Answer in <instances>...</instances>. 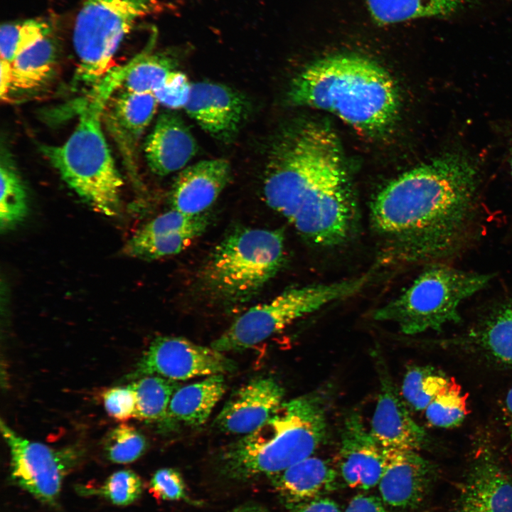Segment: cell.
Segmentation results:
<instances>
[{
  "label": "cell",
  "instance_id": "cell-11",
  "mask_svg": "<svg viewBox=\"0 0 512 512\" xmlns=\"http://www.w3.org/2000/svg\"><path fill=\"white\" fill-rule=\"evenodd\" d=\"M1 431L10 451L12 479L41 502L54 503L66 472L64 454L22 437L2 420Z\"/></svg>",
  "mask_w": 512,
  "mask_h": 512
},
{
  "label": "cell",
  "instance_id": "cell-20",
  "mask_svg": "<svg viewBox=\"0 0 512 512\" xmlns=\"http://www.w3.org/2000/svg\"><path fill=\"white\" fill-rule=\"evenodd\" d=\"M458 512H512V481L494 462L482 459L462 483Z\"/></svg>",
  "mask_w": 512,
  "mask_h": 512
},
{
  "label": "cell",
  "instance_id": "cell-13",
  "mask_svg": "<svg viewBox=\"0 0 512 512\" xmlns=\"http://www.w3.org/2000/svg\"><path fill=\"white\" fill-rule=\"evenodd\" d=\"M385 449L352 412L345 420L338 454L340 476L349 487L368 490L378 484L385 466Z\"/></svg>",
  "mask_w": 512,
  "mask_h": 512
},
{
  "label": "cell",
  "instance_id": "cell-38",
  "mask_svg": "<svg viewBox=\"0 0 512 512\" xmlns=\"http://www.w3.org/2000/svg\"><path fill=\"white\" fill-rule=\"evenodd\" d=\"M377 497L359 494L353 497L343 512H388Z\"/></svg>",
  "mask_w": 512,
  "mask_h": 512
},
{
  "label": "cell",
  "instance_id": "cell-29",
  "mask_svg": "<svg viewBox=\"0 0 512 512\" xmlns=\"http://www.w3.org/2000/svg\"><path fill=\"white\" fill-rule=\"evenodd\" d=\"M202 234L188 231L144 235L137 231L126 243L124 252L137 259L154 260L178 254Z\"/></svg>",
  "mask_w": 512,
  "mask_h": 512
},
{
  "label": "cell",
  "instance_id": "cell-14",
  "mask_svg": "<svg viewBox=\"0 0 512 512\" xmlns=\"http://www.w3.org/2000/svg\"><path fill=\"white\" fill-rule=\"evenodd\" d=\"M376 358L380 391L370 432L385 449L417 451L425 444V432L410 416L385 362Z\"/></svg>",
  "mask_w": 512,
  "mask_h": 512
},
{
  "label": "cell",
  "instance_id": "cell-9",
  "mask_svg": "<svg viewBox=\"0 0 512 512\" xmlns=\"http://www.w3.org/2000/svg\"><path fill=\"white\" fill-rule=\"evenodd\" d=\"M158 7L157 0H82L73 31L77 82L92 87L100 81L114 67L124 38Z\"/></svg>",
  "mask_w": 512,
  "mask_h": 512
},
{
  "label": "cell",
  "instance_id": "cell-17",
  "mask_svg": "<svg viewBox=\"0 0 512 512\" xmlns=\"http://www.w3.org/2000/svg\"><path fill=\"white\" fill-rule=\"evenodd\" d=\"M231 168L224 159L199 161L182 170L170 193L171 209L190 215L205 211L230 181Z\"/></svg>",
  "mask_w": 512,
  "mask_h": 512
},
{
  "label": "cell",
  "instance_id": "cell-37",
  "mask_svg": "<svg viewBox=\"0 0 512 512\" xmlns=\"http://www.w3.org/2000/svg\"><path fill=\"white\" fill-rule=\"evenodd\" d=\"M150 487L158 498L178 501L186 496V487L181 474L172 468H163L153 475Z\"/></svg>",
  "mask_w": 512,
  "mask_h": 512
},
{
  "label": "cell",
  "instance_id": "cell-16",
  "mask_svg": "<svg viewBox=\"0 0 512 512\" xmlns=\"http://www.w3.org/2000/svg\"><path fill=\"white\" fill-rule=\"evenodd\" d=\"M385 457L384 469L378 484L383 502L401 509L418 504L428 484V462L416 450L411 449H385Z\"/></svg>",
  "mask_w": 512,
  "mask_h": 512
},
{
  "label": "cell",
  "instance_id": "cell-35",
  "mask_svg": "<svg viewBox=\"0 0 512 512\" xmlns=\"http://www.w3.org/2000/svg\"><path fill=\"white\" fill-rule=\"evenodd\" d=\"M191 87L187 76L174 70L153 93L159 103L168 108L180 109L185 107Z\"/></svg>",
  "mask_w": 512,
  "mask_h": 512
},
{
  "label": "cell",
  "instance_id": "cell-43",
  "mask_svg": "<svg viewBox=\"0 0 512 512\" xmlns=\"http://www.w3.org/2000/svg\"><path fill=\"white\" fill-rule=\"evenodd\" d=\"M510 164H511L510 166H511V174H512V152L511 154Z\"/></svg>",
  "mask_w": 512,
  "mask_h": 512
},
{
  "label": "cell",
  "instance_id": "cell-33",
  "mask_svg": "<svg viewBox=\"0 0 512 512\" xmlns=\"http://www.w3.org/2000/svg\"><path fill=\"white\" fill-rule=\"evenodd\" d=\"M146 448L145 437L137 429L122 423L107 435L105 450L114 463L127 464L140 457Z\"/></svg>",
  "mask_w": 512,
  "mask_h": 512
},
{
  "label": "cell",
  "instance_id": "cell-4",
  "mask_svg": "<svg viewBox=\"0 0 512 512\" xmlns=\"http://www.w3.org/2000/svg\"><path fill=\"white\" fill-rule=\"evenodd\" d=\"M326 433L323 393L314 391L284 401L260 427L222 450L220 472L234 481L272 477L311 457Z\"/></svg>",
  "mask_w": 512,
  "mask_h": 512
},
{
  "label": "cell",
  "instance_id": "cell-42",
  "mask_svg": "<svg viewBox=\"0 0 512 512\" xmlns=\"http://www.w3.org/2000/svg\"><path fill=\"white\" fill-rule=\"evenodd\" d=\"M232 512H270L266 507L255 503H248L239 506L233 509Z\"/></svg>",
  "mask_w": 512,
  "mask_h": 512
},
{
  "label": "cell",
  "instance_id": "cell-39",
  "mask_svg": "<svg viewBox=\"0 0 512 512\" xmlns=\"http://www.w3.org/2000/svg\"><path fill=\"white\" fill-rule=\"evenodd\" d=\"M289 512H341L338 505L333 500L321 497L297 505Z\"/></svg>",
  "mask_w": 512,
  "mask_h": 512
},
{
  "label": "cell",
  "instance_id": "cell-5",
  "mask_svg": "<svg viewBox=\"0 0 512 512\" xmlns=\"http://www.w3.org/2000/svg\"><path fill=\"white\" fill-rule=\"evenodd\" d=\"M125 74L124 65L114 67L91 87L69 138L62 144L41 146L64 181L92 209L107 216L119 213L123 181L102 132V118Z\"/></svg>",
  "mask_w": 512,
  "mask_h": 512
},
{
  "label": "cell",
  "instance_id": "cell-32",
  "mask_svg": "<svg viewBox=\"0 0 512 512\" xmlns=\"http://www.w3.org/2000/svg\"><path fill=\"white\" fill-rule=\"evenodd\" d=\"M467 397L454 380L425 409L433 426L449 428L459 425L468 414Z\"/></svg>",
  "mask_w": 512,
  "mask_h": 512
},
{
  "label": "cell",
  "instance_id": "cell-23",
  "mask_svg": "<svg viewBox=\"0 0 512 512\" xmlns=\"http://www.w3.org/2000/svg\"><path fill=\"white\" fill-rule=\"evenodd\" d=\"M58 51L54 29L18 52L11 63L10 94L16 90L33 91L46 85L55 70Z\"/></svg>",
  "mask_w": 512,
  "mask_h": 512
},
{
  "label": "cell",
  "instance_id": "cell-10",
  "mask_svg": "<svg viewBox=\"0 0 512 512\" xmlns=\"http://www.w3.org/2000/svg\"><path fill=\"white\" fill-rule=\"evenodd\" d=\"M235 368L233 361L212 347L182 337L161 336L143 355L136 375H159L176 381L230 373Z\"/></svg>",
  "mask_w": 512,
  "mask_h": 512
},
{
  "label": "cell",
  "instance_id": "cell-15",
  "mask_svg": "<svg viewBox=\"0 0 512 512\" xmlns=\"http://www.w3.org/2000/svg\"><path fill=\"white\" fill-rule=\"evenodd\" d=\"M284 389L271 377H258L237 390L215 420L231 434H250L263 425L284 402Z\"/></svg>",
  "mask_w": 512,
  "mask_h": 512
},
{
  "label": "cell",
  "instance_id": "cell-25",
  "mask_svg": "<svg viewBox=\"0 0 512 512\" xmlns=\"http://www.w3.org/2000/svg\"><path fill=\"white\" fill-rule=\"evenodd\" d=\"M154 36L141 53L126 63L122 87L135 92H154L174 70V60L164 53L151 51Z\"/></svg>",
  "mask_w": 512,
  "mask_h": 512
},
{
  "label": "cell",
  "instance_id": "cell-27",
  "mask_svg": "<svg viewBox=\"0 0 512 512\" xmlns=\"http://www.w3.org/2000/svg\"><path fill=\"white\" fill-rule=\"evenodd\" d=\"M476 335L491 357L512 366V299L490 314Z\"/></svg>",
  "mask_w": 512,
  "mask_h": 512
},
{
  "label": "cell",
  "instance_id": "cell-34",
  "mask_svg": "<svg viewBox=\"0 0 512 512\" xmlns=\"http://www.w3.org/2000/svg\"><path fill=\"white\" fill-rule=\"evenodd\" d=\"M142 481L128 469L112 474L100 489L101 494L114 505L127 506L136 501L142 492Z\"/></svg>",
  "mask_w": 512,
  "mask_h": 512
},
{
  "label": "cell",
  "instance_id": "cell-6",
  "mask_svg": "<svg viewBox=\"0 0 512 512\" xmlns=\"http://www.w3.org/2000/svg\"><path fill=\"white\" fill-rule=\"evenodd\" d=\"M285 261L282 230L238 228L210 252L199 271L201 289L226 305L246 303L273 279Z\"/></svg>",
  "mask_w": 512,
  "mask_h": 512
},
{
  "label": "cell",
  "instance_id": "cell-31",
  "mask_svg": "<svg viewBox=\"0 0 512 512\" xmlns=\"http://www.w3.org/2000/svg\"><path fill=\"white\" fill-rule=\"evenodd\" d=\"M45 18H30L2 23L0 28V57L10 63L25 47L54 30Z\"/></svg>",
  "mask_w": 512,
  "mask_h": 512
},
{
  "label": "cell",
  "instance_id": "cell-30",
  "mask_svg": "<svg viewBox=\"0 0 512 512\" xmlns=\"http://www.w3.org/2000/svg\"><path fill=\"white\" fill-rule=\"evenodd\" d=\"M452 381L432 367L412 366L405 375L401 388L402 395L412 408L424 410Z\"/></svg>",
  "mask_w": 512,
  "mask_h": 512
},
{
  "label": "cell",
  "instance_id": "cell-12",
  "mask_svg": "<svg viewBox=\"0 0 512 512\" xmlns=\"http://www.w3.org/2000/svg\"><path fill=\"white\" fill-rule=\"evenodd\" d=\"M184 109L205 132L225 143L237 136L249 111L248 103L238 92L210 82L192 83Z\"/></svg>",
  "mask_w": 512,
  "mask_h": 512
},
{
  "label": "cell",
  "instance_id": "cell-1",
  "mask_svg": "<svg viewBox=\"0 0 512 512\" xmlns=\"http://www.w3.org/2000/svg\"><path fill=\"white\" fill-rule=\"evenodd\" d=\"M263 194L269 207L314 244L338 245L353 228L356 205L341 147L324 124L298 125L273 144Z\"/></svg>",
  "mask_w": 512,
  "mask_h": 512
},
{
  "label": "cell",
  "instance_id": "cell-18",
  "mask_svg": "<svg viewBox=\"0 0 512 512\" xmlns=\"http://www.w3.org/2000/svg\"><path fill=\"white\" fill-rule=\"evenodd\" d=\"M197 149V143L186 124L171 112L158 117L144 146L149 169L161 176L183 169Z\"/></svg>",
  "mask_w": 512,
  "mask_h": 512
},
{
  "label": "cell",
  "instance_id": "cell-2",
  "mask_svg": "<svg viewBox=\"0 0 512 512\" xmlns=\"http://www.w3.org/2000/svg\"><path fill=\"white\" fill-rule=\"evenodd\" d=\"M477 188L478 171L472 160L449 151L388 183L371 203V220L405 257H442L465 239Z\"/></svg>",
  "mask_w": 512,
  "mask_h": 512
},
{
  "label": "cell",
  "instance_id": "cell-3",
  "mask_svg": "<svg viewBox=\"0 0 512 512\" xmlns=\"http://www.w3.org/2000/svg\"><path fill=\"white\" fill-rule=\"evenodd\" d=\"M288 97L295 105L331 112L353 127L378 134L395 122L398 87L376 63L356 55L320 59L292 81Z\"/></svg>",
  "mask_w": 512,
  "mask_h": 512
},
{
  "label": "cell",
  "instance_id": "cell-24",
  "mask_svg": "<svg viewBox=\"0 0 512 512\" xmlns=\"http://www.w3.org/2000/svg\"><path fill=\"white\" fill-rule=\"evenodd\" d=\"M476 0H365L371 16L380 24L454 16Z\"/></svg>",
  "mask_w": 512,
  "mask_h": 512
},
{
  "label": "cell",
  "instance_id": "cell-19",
  "mask_svg": "<svg viewBox=\"0 0 512 512\" xmlns=\"http://www.w3.org/2000/svg\"><path fill=\"white\" fill-rule=\"evenodd\" d=\"M158 103L152 92L124 89L109 100L103 118L127 159L132 158L139 139L156 112Z\"/></svg>",
  "mask_w": 512,
  "mask_h": 512
},
{
  "label": "cell",
  "instance_id": "cell-28",
  "mask_svg": "<svg viewBox=\"0 0 512 512\" xmlns=\"http://www.w3.org/2000/svg\"><path fill=\"white\" fill-rule=\"evenodd\" d=\"M0 227L11 229L27 215V194L23 181L11 160L2 154L0 164Z\"/></svg>",
  "mask_w": 512,
  "mask_h": 512
},
{
  "label": "cell",
  "instance_id": "cell-7",
  "mask_svg": "<svg viewBox=\"0 0 512 512\" xmlns=\"http://www.w3.org/2000/svg\"><path fill=\"white\" fill-rule=\"evenodd\" d=\"M491 279L490 274L433 265L397 297L378 309L373 319L393 322L409 335L439 330L459 321L461 303L484 289Z\"/></svg>",
  "mask_w": 512,
  "mask_h": 512
},
{
  "label": "cell",
  "instance_id": "cell-40",
  "mask_svg": "<svg viewBox=\"0 0 512 512\" xmlns=\"http://www.w3.org/2000/svg\"><path fill=\"white\" fill-rule=\"evenodd\" d=\"M0 70V97L2 100L6 101L9 97L11 88V64L4 60L1 59Z\"/></svg>",
  "mask_w": 512,
  "mask_h": 512
},
{
  "label": "cell",
  "instance_id": "cell-36",
  "mask_svg": "<svg viewBox=\"0 0 512 512\" xmlns=\"http://www.w3.org/2000/svg\"><path fill=\"white\" fill-rule=\"evenodd\" d=\"M102 400L106 412L113 419L124 422L135 417L137 401L131 385L109 388L103 393Z\"/></svg>",
  "mask_w": 512,
  "mask_h": 512
},
{
  "label": "cell",
  "instance_id": "cell-21",
  "mask_svg": "<svg viewBox=\"0 0 512 512\" xmlns=\"http://www.w3.org/2000/svg\"><path fill=\"white\" fill-rule=\"evenodd\" d=\"M337 478L338 471L329 461L312 456L271 477L275 491L289 509L335 490Z\"/></svg>",
  "mask_w": 512,
  "mask_h": 512
},
{
  "label": "cell",
  "instance_id": "cell-8",
  "mask_svg": "<svg viewBox=\"0 0 512 512\" xmlns=\"http://www.w3.org/2000/svg\"><path fill=\"white\" fill-rule=\"evenodd\" d=\"M368 275L329 284L292 288L272 300L251 307L210 345L223 352L252 347L284 329L298 319L361 291Z\"/></svg>",
  "mask_w": 512,
  "mask_h": 512
},
{
  "label": "cell",
  "instance_id": "cell-22",
  "mask_svg": "<svg viewBox=\"0 0 512 512\" xmlns=\"http://www.w3.org/2000/svg\"><path fill=\"white\" fill-rule=\"evenodd\" d=\"M225 390L223 374L178 388L171 397L163 422L167 427L174 422L193 427L204 424Z\"/></svg>",
  "mask_w": 512,
  "mask_h": 512
},
{
  "label": "cell",
  "instance_id": "cell-26",
  "mask_svg": "<svg viewBox=\"0 0 512 512\" xmlns=\"http://www.w3.org/2000/svg\"><path fill=\"white\" fill-rule=\"evenodd\" d=\"M137 401L135 418L142 421H164L169 405L178 385L159 375H145L131 385Z\"/></svg>",
  "mask_w": 512,
  "mask_h": 512
},
{
  "label": "cell",
  "instance_id": "cell-41",
  "mask_svg": "<svg viewBox=\"0 0 512 512\" xmlns=\"http://www.w3.org/2000/svg\"><path fill=\"white\" fill-rule=\"evenodd\" d=\"M506 427L512 439V388L507 392L503 407Z\"/></svg>",
  "mask_w": 512,
  "mask_h": 512
}]
</instances>
